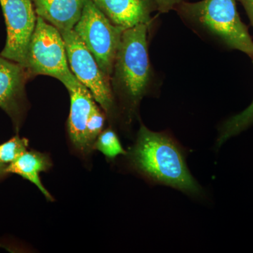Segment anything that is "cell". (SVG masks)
I'll return each mask as SVG.
<instances>
[{
  "label": "cell",
  "mask_w": 253,
  "mask_h": 253,
  "mask_svg": "<svg viewBox=\"0 0 253 253\" xmlns=\"http://www.w3.org/2000/svg\"><path fill=\"white\" fill-rule=\"evenodd\" d=\"M186 156L185 148L170 133L151 131L144 125L126 155L130 167L151 184L169 186L203 199L204 190L190 172Z\"/></svg>",
  "instance_id": "6da1fadb"
},
{
  "label": "cell",
  "mask_w": 253,
  "mask_h": 253,
  "mask_svg": "<svg viewBox=\"0 0 253 253\" xmlns=\"http://www.w3.org/2000/svg\"><path fill=\"white\" fill-rule=\"evenodd\" d=\"M7 29L6 44L0 56L26 69L28 48L36 29V10L31 0H0Z\"/></svg>",
  "instance_id": "52a82bcc"
},
{
  "label": "cell",
  "mask_w": 253,
  "mask_h": 253,
  "mask_svg": "<svg viewBox=\"0 0 253 253\" xmlns=\"http://www.w3.org/2000/svg\"><path fill=\"white\" fill-rule=\"evenodd\" d=\"M36 13L60 32L72 31L86 0H33Z\"/></svg>",
  "instance_id": "8fae6325"
},
{
  "label": "cell",
  "mask_w": 253,
  "mask_h": 253,
  "mask_svg": "<svg viewBox=\"0 0 253 253\" xmlns=\"http://www.w3.org/2000/svg\"><path fill=\"white\" fill-rule=\"evenodd\" d=\"M148 25L123 32L114 68L113 83L127 111L134 113L149 90L152 72L148 53Z\"/></svg>",
  "instance_id": "7a4b0ae2"
},
{
  "label": "cell",
  "mask_w": 253,
  "mask_h": 253,
  "mask_svg": "<svg viewBox=\"0 0 253 253\" xmlns=\"http://www.w3.org/2000/svg\"><path fill=\"white\" fill-rule=\"evenodd\" d=\"M253 125V101L247 109L231 116L219 126L216 149H219L226 141L249 129Z\"/></svg>",
  "instance_id": "4fadbf2b"
},
{
  "label": "cell",
  "mask_w": 253,
  "mask_h": 253,
  "mask_svg": "<svg viewBox=\"0 0 253 253\" xmlns=\"http://www.w3.org/2000/svg\"><path fill=\"white\" fill-rule=\"evenodd\" d=\"M71 97L68 131L73 146L83 154L91 152L86 138V127L99 106L90 91L75 76L64 83Z\"/></svg>",
  "instance_id": "ba28073f"
},
{
  "label": "cell",
  "mask_w": 253,
  "mask_h": 253,
  "mask_svg": "<svg viewBox=\"0 0 253 253\" xmlns=\"http://www.w3.org/2000/svg\"><path fill=\"white\" fill-rule=\"evenodd\" d=\"M94 149L98 150L110 160H114L118 156L126 154L117 134L111 129L101 131L95 141Z\"/></svg>",
  "instance_id": "5bb4252c"
},
{
  "label": "cell",
  "mask_w": 253,
  "mask_h": 253,
  "mask_svg": "<svg viewBox=\"0 0 253 253\" xmlns=\"http://www.w3.org/2000/svg\"><path fill=\"white\" fill-rule=\"evenodd\" d=\"M5 169H6V166H1V165H0V176H2L3 174H6Z\"/></svg>",
  "instance_id": "ac0fdd59"
},
{
  "label": "cell",
  "mask_w": 253,
  "mask_h": 253,
  "mask_svg": "<svg viewBox=\"0 0 253 253\" xmlns=\"http://www.w3.org/2000/svg\"><path fill=\"white\" fill-rule=\"evenodd\" d=\"M28 140L26 138L14 136L9 141L0 144V165L7 166L14 162L28 151Z\"/></svg>",
  "instance_id": "9a60e30c"
},
{
  "label": "cell",
  "mask_w": 253,
  "mask_h": 253,
  "mask_svg": "<svg viewBox=\"0 0 253 253\" xmlns=\"http://www.w3.org/2000/svg\"><path fill=\"white\" fill-rule=\"evenodd\" d=\"M60 33L64 41L71 71L78 81L90 91L101 109L111 114L113 111L114 100L109 80L104 76L94 56L74 30Z\"/></svg>",
  "instance_id": "8992f818"
},
{
  "label": "cell",
  "mask_w": 253,
  "mask_h": 253,
  "mask_svg": "<svg viewBox=\"0 0 253 253\" xmlns=\"http://www.w3.org/2000/svg\"><path fill=\"white\" fill-rule=\"evenodd\" d=\"M176 9L193 28L204 32L230 49L253 59V41L247 26L241 21L236 0H203L180 3Z\"/></svg>",
  "instance_id": "3957f363"
},
{
  "label": "cell",
  "mask_w": 253,
  "mask_h": 253,
  "mask_svg": "<svg viewBox=\"0 0 253 253\" xmlns=\"http://www.w3.org/2000/svg\"><path fill=\"white\" fill-rule=\"evenodd\" d=\"M75 32L94 56L108 80L113 75L115 61L124 30L113 25L94 4L86 0Z\"/></svg>",
  "instance_id": "277c9868"
},
{
  "label": "cell",
  "mask_w": 253,
  "mask_h": 253,
  "mask_svg": "<svg viewBox=\"0 0 253 253\" xmlns=\"http://www.w3.org/2000/svg\"><path fill=\"white\" fill-rule=\"evenodd\" d=\"M26 68L0 56V108L18 123L22 111Z\"/></svg>",
  "instance_id": "9c48e42d"
},
{
  "label": "cell",
  "mask_w": 253,
  "mask_h": 253,
  "mask_svg": "<svg viewBox=\"0 0 253 253\" xmlns=\"http://www.w3.org/2000/svg\"><path fill=\"white\" fill-rule=\"evenodd\" d=\"M243 4L253 27V0H239Z\"/></svg>",
  "instance_id": "e0dca14e"
},
{
  "label": "cell",
  "mask_w": 253,
  "mask_h": 253,
  "mask_svg": "<svg viewBox=\"0 0 253 253\" xmlns=\"http://www.w3.org/2000/svg\"><path fill=\"white\" fill-rule=\"evenodd\" d=\"M98 9L115 26L126 29L151 23L156 3L151 0H92ZM157 7V6H156Z\"/></svg>",
  "instance_id": "30bf717a"
},
{
  "label": "cell",
  "mask_w": 253,
  "mask_h": 253,
  "mask_svg": "<svg viewBox=\"0 0 253 253\" xmlns=\"http://www.w3.org/2000/svg\"><path fill=\"white\" fill-rule=\"evenodd\" d=\"M26 69L54 77L63 84L75 77L68 66L66 46L57 28L38 16L27 56Z\"/></svg>",
  "instance_id": "5b68a950"
},
{
  "label": "cell",
  "mask_w": 253,
  "mask_h": 253,
  "mask_svg": "<svg viewBox=\"0 0 253 253\" xmlns=\"http://www.w3.org/2000/svg\"><path fill=\"white\" fill-rule=\"evenodd\" d=\"M51 167V161L46 155L36 151H26L17 160L6 166V173H13L31 181L41 191L48 201L53 198L41 180V172H45Z\"/></svg>",
  "instance_id": "7c38bea8"
},
{
  "label": "cell",
  "mask_w": 253,
  "mask_h": 253,
  "mask_svg": "<svg viewBox=\"0 0 253 253\" xmlns=\"http://www.w3.org/2000/svg\"><path fill=\"white\" fill-rule=\"evenodd\" d=\"M157 9L161 12L166 13L176 9V6L182 2V0H154Z\"/></svg>",
  "instance_id": "2e32d148"
}]
</instances>
